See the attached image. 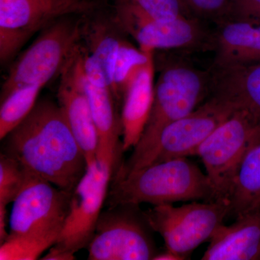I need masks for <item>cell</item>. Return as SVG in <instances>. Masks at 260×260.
<instances>
[{
    "label": "cell",
    "mask_w": 260,
    "mask_h": 260,
    "mask_svg": "<svg viewBox=\"0 0 260 260\" xmlns=\"http://www.w3.org/2000/svg\"><path fill=\"white\" fill-rule=\"evenodd\" d=\"M3 153L32 175L73 192L88 169L59 104L38 101L28 116L4 139Z\"/></svg>",
    "instance_id": "1"
},
{
    "label": "cell",
    "mask_w": 260,
    "mask_h": 260,
    "mask_svg": "<svg viewBox=\"0 0 260 260\" xmlns=\"http://www.w3.org/2000/svg\"><path fill=\"white\" fill-rule=\"evenodd\" d=\"M88 49L83 50L84 73L90 83L110 89L118 52L122 39L104 25L85 27Z\"/></svg>",
    "instance_id": "19"
},
{
    "label": "cell",
    "mask_w": 260,
    "mask_h": 260,
    "mask_svg": "<svg viewBox=\"0 0 260 260\" xmlns=\"http://www.w3.org/2000/svg\"><path fill=\"white\" fill-rule=\"evenodd\" d=\"M236 111L230 104L212 95L190 114L173 121L162 130L142 168L196 155L202 143Z\"/></svg>",
    "instance_id": "12"
},
{
    "label": "cell",
    "mask_w": 260,
    "mask_h": 260,
    "mask_svg": "<svg viewBox=\"0 0 260 260\" xmlns=\"http://www.w3.org/2000/svg\"><path fill=\"white\" fill-rule=\"evenodd\" d=\"M57 242L54 237L9 234L0 246L1 260H34Z\"/></svg>",
    "instance_id": "23"
},
{
    "label": "cell",
    "mask_w": 260,
    "mask_h": 260,
    "mask_svg": "<svg viewBox=\"0 0 260 260\" xmlns=\"http://www.w3.org/2000/svg\"><path fill=\"white\" fill-rule=\"evenodd\" d=\"M93 0H0V60L11 59L34 34L58 19L93 10Z\"/></svg>",
    "instance_id": "9"
},
{
    "label": "cell",
    "mask_w": 260,
    "mask_h": 260,
    "mask_svg": "<svg viewBox=\"0 0 260 260\" xmlns=\"http://www.w3.org/2000/svg\"><path fill=\"white\" fill-rule=\"evenodd\" d=\"M7 210L5 207H0V242L6 240L9 234L6 231Z\"/></svg>",
    "instance_id": "29"
},
{
    "label": "cell",
    "mask_w": 260,
    "mask_h": 260,
    "mask_svg": "<svg viewBox=\"0 0 260 260\" xmlns=\"http://www.w3.org/2000/svg\"><path fill=\"white\" fill-rule=\"evenodd\" d=\"M60 75L58 104L89 167L97 161L98 135L85 90L83 49L80 47Z\"/></svg>",
    "instance_id": "13"
},
{
    "label": "cell",
    "mask_w": 260,
    "mask_h": 260,
    "mask_svg": "<svg viewBox=\"0 0 260 260\" xmlns=\"http://www.w3.org/2000/svg\"><path fill=\"white\" fill-rule=\"evenodd\" d=\"M229 201V215L236 218L260 208V124L238 169Z\"/></svg>",
    "instance_id": "20"
},
{
    "label": "cell",
    "mask_w": 260,
    "mask_h": 260,
    "mask_svg": "<svg viewBox=\"0 0 260 260\" xmlns=\"http://www.w3.org/2000/svg\"><path fill=\"white\" fill-rule=\"evenodd\" d=\"M191 13L197 18L218 23L226 17L230 0H184Z\"/></svg>",
    "instance_id": "26"
},
{
    "label": "cell",
    "mask_w": 260,
    "mask_h": 260,
    "mask_svg": "<svg viewBox=\"0 0 260 260\" xmlns=\"http://www.w3.org/2000/svg\"><path fill=\"white\" fill-rule=\"evenodd\" d=\"M115 23L138 42L142 50H194L213 45V34L197 17L159 20L147 14L130 0H119Z\"/></svg>",
    "instance_id": "7"
},
{
    "label": "cell",
    "mask_w": 260,
    "mask_h": 260,
    "mask_svg": "<svg viewBox=\"0 0 260 260\" xmlns=\"http://www.w3.org/2000/svg\"><path fill=\"white\" fill-rule=\"evenodd\" d=\"M154 73L153 56L130 83L124 93L121 117L123 152L135 148L148 123L155 94Z\"/></svg>",
    "instance_id": "17"
},
{
    "label": "cell",
    "mask_w": 260,
    "mask_h": 260,
    "mask_svg": "<svg viewBox=\"0 0 260 260\" xmlns=\"http://www.w3.org/2000/svg\"><path fill=\"white\" fill-rule=\"evenodd\" d=\"M229 202L218 200L174 207L154 205L145 215L152 230L164 238L168 250L187 257L205 241L210 240L225 217Z\"/></svg>",
    "instance_id": "5"
},
{
    "label": "cell",
    "mask_w": 260,
    "mask_h": 260,
    "mask_svg": "<svg viewBox=\"0 0 260 260\" xmlns=\"http://www.w3.org/2000/svg\"><path fill=\"white\" fill-rule=\"evenodd\" d=\"M203 260H260V208L222 224L210 239Z\"/></svg>",
    "instance_id": "15"
},
{
    "label": "cell",
    "mask_w": 260,
    "mask_h": 260,
    "mask_svg": "<svg viewBox=\"0 0 260 260\" xmlns=\"http://www.w3.org/2000/svg\"><path fill=\"white\" fill-rule=\"evenodd\" d=\"M69 16L58 19L43 30L10 68L1 90V100L27 85L44 87L61 75L80 47L85 27Z\"/></svg>",
    "instance_id": "4"
},
{
    "label": "cell",
    "mask_w": 260,
    "mask_h": 260,
    "mask_svg": "<svg viewBox=\"0 0 260 260\" xmlns=\"http://www.w3.org/2000/svg\"><path fill=\"white\" fill-rule=\"evenodd\" d=\"M72 193L29 174L13 202L9 234L54 237L58 240L69 212Z\"/></svg>",
    "instance_id": "10"
},
{
    "label": "cell",
    "mask_w": 260,
    "mask_h": 260,
    "mask_svg": "<svg viewBox=\"0 0 260 260\" xmlns=\"http://www.w3.org/2000/svg\"><path fill=\"white\" fill-rule=\"evenodd\" d=\"M259 123L244 110H237L202 143V159L213 186L215 200H226L238 169Z\"/></svg>",
    "instance_id": "8"
},
{
    "label": "cell",
    "mask_w": 260,
    "mask_h": 260,
    "mask_svg": "<svg viewBox=\"0 0 260 260\" xmlns=\"http://www.w3.org/2000/svg\"><path fill=\"white\" fill-rule=\"evenodd\" d=\"M43 87L27 85L13 90L1 100L0 139L3 140L28 116L38 102Z\"/></svg>",
    "instance_id": "21"
},
{
    "label": "cell",
    "mask_w": 260,
    "mask_h": 260,
    "mask_svg": "<svg viewBox=\"0 0 260 260\" xmlns=\"http://www.w3.org/2000/svg\"><path fill=\"white\" fill-rule=\"evenodd\" d=\"M186 259L185 258L183 257L182 256L179 255V254H176V253L173 252L168 250L164 251L161 253H157L155 256L153 258V260H182Z\"/></svg>",
    "instance_id": "30"
},
{
    "label": "cell",
    "mask_w": 260,
    "mask_h": 260,
    "mask_svg": "<svg viewBox=\"0 0 260 260\" xmlns=\"http://www.w3.org/2000/svg\"><path fill=\"white\" fill-rule=\"evenodd\" d=\"M153 54L154 51L142 50L140 47L121 40L113 78L112 93L116 101L123 99L130 83L153 57Z\"/></svg>",
    "instance_id": "22"
},
{
    "label": "cell",
    "mask_w": 260,
    "mask_h": 260,
    "mask_svg": "<svg viewBox=\"0 0 260 260\" xmlns=\"http://www.w3.org/2000/svg\"><path fill=\"white\" fill-rule=\"evenodd\" d=\"M74 254L65 252L58 249L55 246H52L49 249V252L42 258L44 260H72L75 259Z\"/></svg>",
    "instance_id": "28"
},
{
    "label": "cell",
    "mask_w": 260,
    "mask_h": 260,
    "mask_svg": "<svg viewBox=\"0 0 260 260\" xmlns=\"http://www.w3.org/2000/svg\"><path fill=\"white\" fill-rule=\"evenodd\" d=\"M225 19L260 23V0H230Z\"/></svg>",
    "instance_id": "27"
},
{
    "label": "cell",
    "mask_w": 260,
    "mask_h": 260,
    "mask_svg": "<svg viewBox=\"0 0 260 260\" xmlns=\"http://www.w3.org/2000/svg\"><path fill=\"white\" fill-rule=\"evenodd\" d=\"M151 227L138 205L109 207L101 213L87 246L90 260H150L157 254Z\"/></svg>",
    "instance_id": "6"
},
{
    "label": "cell",
    "mask_w": 260,
    "mask_h": 260,
    "mask_svg": "<svg viewBox=\"0 0 260 260\" xmlns=\"http://www.w3.org/2000/svg\"><path fill=\"white\" fill-rule=\"evenodd\" d=\"M210 70L212 95L249 113L260 124V63Z\"/></svg>",
    "instance_id": "16"
},
{
    "label": "cell",
    "mask_w": 260,
    "mask_h": 260,
    "mask_svg": "<svg viewBox=\"0 0 260 260\" xmlns=\"http://www.w3.org/2000/svg\"><path fill=\"white\" fill-rule=\"evenodd\" d=\"M213 36L211 69L260 63V23L225 19Z\"/></svg>",
    "instance_id": "14"
},
{
    "label": "cell",
    "mask_w": 260,
    "mask_h": 260,
    "mask_svg": "<svg viewBox=\"0 0 260 260\" xmlns=\"http://www.w3.org/2000/svg\"><path fill=\"white\" fill-rule=\"evenodd\" d=\"M108 205H153L175 202L215 201V193L207 174L186 158L150 164L114 181L108 193Z\"/></svg>",
    "instance_id": "3"
},
{
    "label": "cell",
    "mask_w": 260,
    "mask_h": 260,
    "mask_svg": "<svg viewBox=\"0 0 260 260\" xmlns=\"http://www.w3.org/2000/svg\"><path fill=\"white\" fill-rule=\"evenodd\" d=\"M112 172L98 160L88 167L72 193L68 216L54 246L74 255L88 246L109 193Z\"/></svg>",
    "instance_id": "11"
},
{
    "label": "cell",
    "mask_w": 260,
    "mask_h": 260,
    "mask_svg": "<svg viewBox=\"0 0 260 260\" xmlns=\"http://www.w3.org/2000/svg\"><path fill=\"white\" fill-rule=\"evenodd\" d=\"M85 86L97 131V160L114 171L119 150L123 152L119 140L122 126L116 114L115 98L110 89L95 86L89 82L85 75Z\"/></svg>",
    "instance_id": "18"
},
{
    "label": "cell",
    "mask_w": 260,
    "mask_h": 260,
    "mask_svg": "<svg viewBox=\"0 0 260 260\" xmlns=\"http://www.w3.org/2000/svg\"><path fill=\"white\" fill-rule=\"evenodd\" d=\"M27 172L15 159L4 153L0 155V207L14 201L28 179Z\"/></svg>",
    "instance_id": "24"
},
{
    "label": "cell",
    "mask_w": 260,
    "mask_h": 260,
    "mask_svg": "<svg viewBox=\"0 0 260 260\" xmlns=\"http://www.w3.org/2000/svg\"><path fill=\"white\" fill-rule=\"evenodd\" d=\"M211 70L198 69L184 61H173L162 69L155 84L153 108L144 132L129 160L121 165L115 179L144 165L162 130L190 114L210 93Z\"/></svg>",
    "instance_id": "2"
},
{
    "label": "cell",
    "mask_w": 260,
    "mask_h": 260,
    "mask_svg": "<svg viewBox=\"0 0 260 260\" xmlns=\"http://www.w3.org/2000/svg\"><path fill=\"white\" fill-rule=\"evenodd\" d=\"M154 18L172 20L194 16L184 0H130Z\"/></svg>",
    "instance_id": "25"
}]
</instances>
